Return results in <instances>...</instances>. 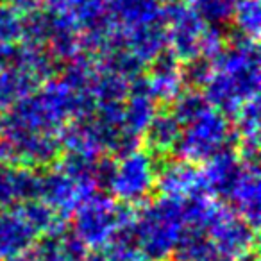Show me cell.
Wrapping results in <instances>:
<instances>
[{"label":"cell","mask_w":261,"mask_h":261,"mask_svg":"<svg viewBox=\"0 0 261 261\" xmlns=\"http://www.w3.org/2000/svg\"><path fill=\"white\" fill-rule=\"evenodd\" d=\"M182 215L175 207H154L135 224V249L143 261H170L182 232Z\"/></svg>","instance_id":"cell-1"},{"label":"cell","mask_w":261,"mask_h":261,"mask_svg":"<svg viewBox=\"0 0 261 261\" xmlns=\"http://www.w3.org/2000/svg\"><path fill=\"white\" fill-rule=\"evenodd\" d=\"M204 231L207 232L220 256L232 259L256 249V232L249 222L225 215H211Z\"/></svg>","instance_id":"cell-2"},{"label":"cell","mask_w":261,"mask_h":261,"mask_svg":"<svg viewBox=\"0 0 261 261\" xmlns=\"http://www.w3.org/2000/svg\"><path fill=\"white\" fill-rule=\"evenodd\" d=\"M118 217L102 207H86L75 218V234L84 242L90 250H97L113 242Z\"/></svg>","instance_id":"cell-3"},{"label":"cell","mask_w":261,"mask_h":261,"mask_svg":"<svg viewBox=\"0 0 261 261\" xmlns=\"http://www.w3.org/2000/svg\"><path fill=\"white\" fill-rule=\"evenodd\" d=\"M34 247V232L22 218L0 213V259H11Z\"/></svg>","instance_id":"cell-4"},{"label":"cell","mask_w":261,"mask_h":261,"mask_svg":"<svg viewBox=\"0 0 261 261\" xmlns=\"http://www.w3.org/2000/svg\"><path fill=\"white\" fill-rule=\"evenodd\" d=\"M218 256L213 242L202 229L182 231L175 243L172 261H213Z\"/></svg>","instance_id":"cell-5"},{"label":"cell","mask_w":261,"mask_h":261,"mask_svg":"<svg viewBox=\"0 0 261 261\" xmlns=\"http://www.w3.org/2000/svg\"><path fill=\"white\" fill-rule=\"evenodd\" d=\"M86 261H143V257L136 252V249L109 243L102 249L90 250Z\"/></svg>","instance_id":"cell-6"},{"label":"cell","mask_w":261,"mask_h":261,"mask_svg":"<svg viewBox=\"0 0 261 261\" xmlns=\"http://www.w3.org/2000/svg\"><path fill=\"white\" fill-rule=\"evenodd\" d=\"M232 261H259V259H257V252H256V249H254V250H249V252L242 254V256H238V257H232Z\"/></svg>","instance_id":"cell-7"},{"label":"cell","mask_w":261,"mask_h":261,"mask_svg":"<svg viewBox=\"0 0 261 261\" xmlns=\"http://www.w3.org/2000/svg\"><path fill=\"white\" fill-rule=\"evenodd\" d=\"M213 261H232V259H231V257H225V256H220V254H218V256L215 257Z\"/></svg>","instance_id":"cell-8"},{"label":"cell","mask_w":261,"mask_h":261,"mask_svg":"<svg viewBox=\"0 0 261 261\" xmlns=\"http://www.w3.org/2000/svg\"><path fill=\"white\" fill-rule=\"evenodd\" d=\"M0 261H11V259H0Z\"/></svg>","instance_id":"cell-9"},{"label":"cell","mask_w":261,"mask_h":261,"mask_svg":"<svg viewBox=\"0 0 261 261\" xmlns=\"http://www.w3.org/2000/svg\"><path fill=\"white\" fill-rule=\"evenodd\" d=\"M170 261H172V259H170Z\"/></svg>","instance_id":"cell-10"}]
</instances>
